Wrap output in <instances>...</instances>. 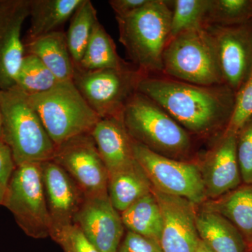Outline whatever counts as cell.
<instances>
[{
    "label": "cell",
    "instance_id": "obj_1",
    "mask_svg": "<svg viewBox=\"0 0 252 252\" xmlns=\"http://www.w3.org/2000/svg\"><path fill=\"white\" fill-rule=\"evenodd\" d=\"M137 92L158 104L185 130L208 135L225 130L234 110L235 92L225 84L205 86L166 76H146Z\"/></svg>",
    "mask_w": 252,
    "mask_h": 252
},
{
    "label": "cell",
    "instance_id": "obj_2",
    "mask_svg": "<svg viewBox=\"0 0 252 252\" xmlns=\"http://www.w3.org/2000/svg\"><path fill=\"white\" fill-rule=\"evenodd\" d=\"M168 2L149 0L132 14L116 18L119 41L134 66L147 76L162 74V56L171 29L172 10Z\"/></svg>",
    "mask_w": 252,
    "mask_h": 252
},
{
    "label": "cell",
    "instance_id": "obj_3",
    "mask_svg": "<svg viewBox=\"0 0 252 252\" xmlns=\"http://www.w3.org/2000/svg\"><path fill=\"white\" fill-rule=\"evenodd\" d=\"M2 140L12 151L16 166L54 158L56 147L28 95L16 86L0 91Z\"/></svg>",
    "mask_w": 252,
    "mask_h": 252
},
{
    "label": "cell",
    "instance_id": "obj_4",
    "mask_svg": "<svg viewBox=\"0 0 252 252\" xmlns=\"http://www.w3.org/2000/svg\"><path fill=\"white\" fill-rule=\"evenodd\" d=\"M121 120L131 138L159 155L184 160L190 154L191 140L188 131L140 93L129 99Z\"/></svg>",
    "mask_w": 252,
    "mask_h": 252
},
{
    "label": "cell",
    "instance_id": "obj_5",
    "mask_svg": "<svg viewBox=\"0 0 252 252\" xmlns=\"http://www.w3.org/2000/svg\"><path fill=\"white\" fill-rule=\"evenodd\" d=\"M166 77L196 85L223 83L215 38L209 28L190 30L167 42L162 56Z\"/></svg>",
    "mask_w": 252,
    "mask_h": 252
},
{
    "label": "cell",
    "instance_id": "obj_6",
    "mask_svg": "<svg viewBox=\"0 0 252 252\" xmlns=\"http://www.w3.org/2000/svg\"><path fill=\"white\" fill-rule=\"evenodd\" d=\"M28 99L56 147L91 133L101 119L72 81H60L51 90L28 95Z\"/></svg>",
    "mask_w": 252,
    "mask_h": 252
},
{
    "label": "cell",
    "instance_id": "obj_7",
    "mask_svg": "<svg viewBox=\"0 0 252 252\" xmlns=\"http://www.w3.org/2000/svg\"><path fill=\"white\" fill-rule=\"evenodd\" d=\"M40 164L16 166L5 190L3 203L18 226L34 239L48 238L52 230Z\"/></svg>",
    "mask_w": 252,
    "mask_h": 252
},
{
    "label": "cell",
    "instance_id": "obj_8",
    "mask_svg": "<svg viewBox=\"0 0 252 252\" xmlns=\"http://www.w3.org/2000/svg\"><path fill=\"white\" fill-rule=\"evenodd\" d=\"M146 74L129 65L122 69L87 71L74 65L72 81L87 103L102 119H121L126 104L137 92Z\"/></svg>",
    "mask_w": 252,
    "mask_h": 252
},
{
    "label": "cell",
    "instance_id": "obj_9",
    "mask_svg": "<svg viewBox=\"0 0 252 252\" xmlns=\"http://www.w3.org/2000/svg\"><path fill=\"white\" fill-rule=\"evenodd\" d=\"M132 147L136 160L143 169L152 188L187 199L195 205L206 200L199 165L159 155L133 139Z\"/></svg>",
    "mask_w": 252,
    "mask_h": 252
},
{
    "label": "cell",
    "instance_id": "obj_10",
    "mask_svg": "<svg viewBox=\"0 0 252 252\" xmlns=\"http://www.w3.org/2000/svg\"><path fill=\"white\" fill-rule=\"evenodd\" d=\"M52 160L72 177L84 196L108 194L109 172L91 133L56 147Z\"/></svg>",
    "mask_w": 252,
    "mask_h": 252
},
{
    "label": "cell",
    "instance_id": "obj_11",
    "mask_svg": "<svg viewBox=\"0 0 252 252\" xmlns=\"http://www.w3.org/2000/svg\"><path fill=\"white\" fill-rule=\"evenodd\" d=\"M215 38L223 83L235 93L252 69V21L233 26H207Z\"/></svg>",
    "mask_w": 252,
    "mask_h": 252
},
{
    "label": "cell",
    "instance_id": "obj_12",
    "mask_svg": "<svg viewBox=\"0 0 252 252\" xmlns=\"http://www.w3.org/2000/svg\"><path fill=\"white\" fill-rule=\"evenodd\" d=\"M74 223L99 252H117L125 227L108 194L84 196Z\"/></svg>",
    "mask_w": 252,
    "mask_h": 252
},
{
    "label": "cell",
    "instance_id": "obj_13",
    "mask_svg": "<svg viewBox=\"0 0 252 252\" xmlns=\"http://www.w3.org/2000/svg\"><path fill=\"white\" fill-rule=\"evenodd\" d=\"M31 0H0V91L14 87L23 58V23L30 16Z\"/></svg>",
    "mask_w": 252,
    "mask_h": 252
},
{
    "label": "cell",
    "instance_id": "obj_14",
    "mask_svg": "<svg viewBox=\"0 0 252 252\" xmlns=\"http://www.w3.org/2000/svg\"><path fill=\"white\" fill-rule=\"evenodd\" d=\"M160 211L162 224L160 246L163 252H195L199 240L195 204L187 199L162 193L152 188Z\"/></svg>",
    "mask_w": 252,
    "mask_h": 252
},
{
    "label": "cell",
    "instance_id": "obj_15",
    "mask_svg": "<svg viewBox=\"0 0 252 252\" xmlns=\"http://www.w3.org/2000/svg\"><path fill=\"white\" fill-rule=\"evenodd\" d=\"M207 198L217 199L241 185L237 134L224 130L200 166Z\"/></svg>",
    "mask_w": 252,
    "mask_h": 252
},
{
    "label": "cell",
    "instance_id": "obj_16",
    "mask_svg": "<svg viewBox=\"0 0 252 252\" xmlns=\"http://www.w3.org/2000/svg\"><path fill=\"white\" fill-rule=\"evenodd\" d=\"M40 165L52 232L74 223L84 194L72 177L54 160L41 162Z\"/></svg>",
    "mask_w": 252,
    "mask_h": 252
},
{
    "label": "cell",
    "instance_id": "obj_17",
    "mask_svg": "<svg viewBox=\"0 0 252 252\" xmlns=\"http://www.w3.org/2000/svg\"><path fill=\"white\" fill-rule=\"evenodd\" d=\"M109 175L133 165L132 138L121 119H102L91 132Z\"/></svg>",
    "mask_w": 252,
    "mask_h": 252
},
{
    "label": "cell",
    "instance_id": "obj_18",
    "mask_svg": "<svg viewBox=\"0 0 252 252\" xmlns=\"http://www.w3.org/2000/svg\"><path fill=\"white\" fill-rule=\"evenodd\" d=\"M196 225L200 240L214 252H249L243 235L220 214L202 209L197 212Z\"/></svg>",
    "mask_w": 252,
    "mask_h": 252
},
{
    "label": "cell",
    "instance_id": "obj_19",
    "mask_svg": "<svg viewBox=\"0 0 252 252\" xmlns=\"http://www.w3.org/2000/svg\"><path fill=\"white\" fill-rule=\"evenodd\" d=\"M28 54L35 56L59 81H72L74 63L69 54L66 33L58 31L26 41Z\"/></svg>",
    "mask_w": 252,
    "mask_h": 252
},
{
    "label": "cell",
    "instance_id": "obj_20",
    "mask_svg": "<svg viewBox=\"0 0 252 252\" xmlns=\"http://www.w3.org/2000/svg\"><path fill=\"white\" fill-rule=\"evenodd\" d=\"M204 208L220 214L243 235L249 252L252 250V185H240L223 196L205 203Z\"/></svg>",
    "mask_w": 252,
    "mask_h": 252
},
{
    "label": "cell",
    "instance_id": "obj_21",
    "mask_svg": "<svg viewBox=\"0 0 252 252\" xmlns=\"http://www.w3.org/2000/svg\"><path fill=\"white\" fill-rule=\"evenodd\" d=\"M84 0H31L28 40L54 32L71 19Z\"/></svg>",
    "mask_w": 252,
    "mask_h": 252
},
{
    "label": "cell",
    "instance_id": "obj_22",
    "mask_svg": "<svg viewBox=\"0 0 252 252\" xmlns=\"http://www.w3.org/2000/svg\"><path fill=\"white\" fill-rule=\"evenodd\" d=\"M152 189V183L137 161L109 175L108 196L120 213L150 193Z\"/></svg>",
    "mask_w": 252,
    "mask_h": 252
},
{
    "label": "cell",
    "instance_id": "obj_23",
    "mask_svg": "<svg viewBox=\"0 0 252 252\" xmlns=\"http://www.w3.org/2000/svg\"><path fill=\"white\" fill-rule=\"evenodd\" d=\"M124 227L127 230L160 243L162 233V215L155 195L151 192L121 213Z\"/></svg>",
    "mask_w": 252,
    "mask_h": 252
},
{
    "label": "cell",
    "instance_id": "obj_24",
    "mask_svg": "<svg viewBox=\"0 0 252 252\" xmlns=\"http://www.w3.org/2000/svg\"><path fill=\"white\" fill-rule=\"evenodd\" d=\"M127 64L119 56L115 43L100 23L94 26L82 59L77 67L87 71L122 69Z\"/></svg>",
    "mask_w": 252,
    "mask_h": 252
},
{
    "label": "cell",
    "instance_id": "obj_25",
    "mask_svg": "<svg viewBox=\"0 0 252 252\" xmlns=\"http://www.w3.org/2000/svg\"><path fill=\"white\" fill-rule=\"evenodd\" d=\"M98 21L97 11L92 1L84 0L71 18L70 25L66 33L74 65H78L82 59L94 26Z\"/></svg>",
    "mask_w": 252,
    "mask_h": 252
},
{
    "label": "cell",
    "instance_id": "obj_26",
    "mask_svg": "<svg viewBox=\"0 0 252 252\" xmlns=\"http://www.w3.org/2000/svg\"><path fill=\"white\" fill-rule=\"evenodd\" d=\"M59 82L40 60L34 55L27 54L23 58L15 86L32 95L51 90Z\"/></svg>",
    "mask_w": 252,
    "mask_h": 252
},
{
    "label": "cell",
    "instance_id": "obj_27",
    "mask_svg": "<svg viewBox=\"0 0 252 252\" xmlns=\"http://www.w3.org/2000/svg\"><path fill=\"white\" fill-rule=\"evenodd\" d=\"M172 2L170 39L185 31L207 27L212 0H175Z\"/></svg>",
    "mask_w": 252,
    "mask_h": 252
},
{
    "label": "cell",
    "instance_id": "obj_28",
    "mask_svg": "<svg viewBox=\"0 0 252 252\" xmlns=\"http://www.w3.org/2000/svg\"><path fill=\"white\" fill-rule=\"evenodd\" d=\"M252 21V0H212L207 26H233Z\"/></svg>",
    "mask_w": 252,
    "mask_h": 252
},
{
    "label": "cell",
    "instance_id": "obj_29",
    "mask_svg": "<svg viewBox=\"0 0 252 252\" xmlns=\"http://www.w3.org/2000/svg\"><path fill=\"white\" fill-rule=\"evenodd\" d=\"M252 117V69L243 86L235 93L234 110L225 130L238 134Z\"/></svg>",
    "mask_w": 252,
    "mask_h": 252
},
{
    "label": "cell",
    "instance_id": "obj_30",
    "mask_svg": "<svg viewBox=\"0 0 252 252\" xmlns=\"http://www.w3.org/2000/svg\"><path fill=\"white\" fill-rule=\"evenodd\" d=\"M50 237L64 252H99L75 223L53 230Z\"/></svg>",
    "mask_w": 252,
    "mask_h": 252
},
{
    "label": "cell",
    "instance_id": "obj_31",
    "mask_svg": "<svg viewBox=\"0 0 252 252\" xmlns=\"http://www.w3.org/2000/svg\"><path fill=\"white\" fill-rule=\"evenodd\" d=\"M237 155L242 181L252 185V117L237 134Z\"/></svg>",
    "mask_w": 252,
    "mask_h": 252
},
{
    "label": "cell",
    "instance_id": "obj_32",
    "mask_svg": "<svg viewBox=\"0 0 252 252\" xmlns=\"http://www.w3.org/2000/svg\"><path fill=\"white\" fill-rule=\"evenodd\" d=\"M117 252H163L160 243L127 230Z\"/></svg>",
    "mask_w": 252,
    "mask_h": 252
},
{
    "label": "cell",
    "instance_id": "obj_33",
    "mask_svg": "<svg viewBox=\"0 0 252 252\" xmlns=\"http://www.w3.org/2000/svg\"><path fill=\"white\" fill-rule=\"evenodd\" d=\"M16 167L12 151L6 142L0 140V186L3 188L7 187Z\"/></svg>",
    "mask_w": 252,
    "mask_h": 252
},
{
    "label": "cell",
    "instance_id": "obj_34",
    "mask_svg": "<svg viewBox=\"0 0 252 252\" xmlns=\"http://www.w3.org/2000/svg\"><path fill=\"white\" fill-rule=\"evenodd\" d=\"M149 0H111L109 1L116 18H124L141 9Z\"/></svg>",
    "mask_w": 252,
    "mask_h": 252
},
{
    "label": "cell",
    "instance_id": "obj_35",
    "mask_svg": "<svg viewBox=\"0 0 252 252\" xmlns=\"http://www.w3.org/2000/svg\"><path fill=\"white\" fill-rule=\"evenodd\" d=\"M195 252H214L211 249L209 248L207 245L202 241L201 240H199L198 245L195 248Z\"/></svg>",
    "mask_w": 252,
    "mask_h": 252
},
{
    "label": "cell",
    "instance_id": "obj_36",
    "mask_svg": "<svg viewBox=\"0 0 252 252\" xmlns=\"http://www.w3.org/2000/svg\"><path fill=\"white\" fill-rule=\"evenodd\" d=\"M5 190H6V189L3 188L2 187L0 186V206H1V205H2L3 206V203H4L5 195Z\"/></svg>",
    "mask_w": 252,
    "mask_h": 252
},
{
    "label": "cell",
    "instance_id": "obj_37",
    "mask_svg": "<svg viewBox=\"0 0 252 252\" xmlns=\"http://www.w3.org/2000/svg\"><path fill=\"white\" fill-rule=\"evenodd\" d=\"M0 140H2V117H1V108H0Z\"/></svg>",
    "mask_w": 252,
    "mask_h": 252
},
{
    "label": "cell",
    "instance_id": "obj_38",
    "mask_svg": "<svg viewBox=\"0 0 252 252\" xmlns=\"http://www.w3.org/2000/svg\"><path fill=\"white\" fill-rule=\"evenodd\" d=\"M252 252V250H251V251H250V252Z\"/></svg>",
    "mask_w": 252,
    "mask_h": 252
}]
</instances>
